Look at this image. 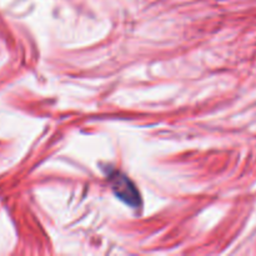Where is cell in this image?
Instances as JSON below:
<instances>
[{
	"label": "cell",
	"mask_w": 256,
	"mask_h": 256,
	"mask_svg": "<svg viewBox=\"0 0 256 256\" xmlns=\"http://www.w3.org/2000/svg\"><path fill=\"white\" fill-rule=\"evenodd\" d=\"M110 185L114 194L122 202L132 208H139L142 205V198L134 182L119 172H112L109 174Z\"/></svg>",
	"instance_id": "1"
}]
</instances>
